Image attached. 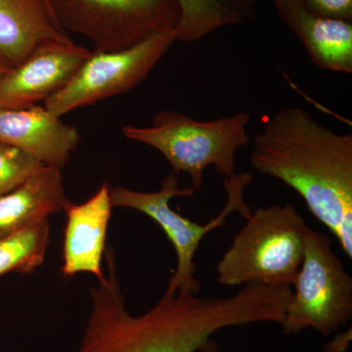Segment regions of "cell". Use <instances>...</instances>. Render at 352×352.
I'll return each mask as SVG.
<instances>
[{
	"label": "cell",
	"mask_w": 352,
	"mask_h": 352,
	"mask_svg": "<svg viewBox=\"0 0 352 352\" xmlns=\"http://www.w3.org/2000/svg\"><path fill=\"white\" fill-rule=\"evenodd\" d=\"M13 68L12 65L9 63L8 61L0 55V78H3L4 76Z\"/></svg>",
	"instance_id": "21"
},
{
	"label": "cell",
	"mask_w": 352,
	"mask_h": 352,
	"mask_svg": "<svg viewBox=\"0 0 352 352\" xmlns=\"http://www.w3.org/2000/svg\"><path fill=\"white\" fill-rule=\"evenodd\" d=\"M108 274L92 288V307L78 352H217L212 335L234 326L281 325L291 286L245 285L228 298L163 296L145 314L127 311L112 250Z\"/></svg>",
	"instance_id": "1"
},
{
	"label": "cell",
	"mask_w": 352,
	"mask_h": 352,
	"mask_svg": "<svg viewBox=\"0 0 352 352\" xmlns=\"http://www.w3.org/2000/svg\"><path fill=\"white\" fill-rule=\"evenodd\" d=\"M92 51L68 41L39 44L0 78V109L36 105L61 89Z\"/></svg>",
	"instance_id": "9"
},
{
	"label": "cell",
	"mask_w": 352,
	"mask_h": 352,
	"mask_svg": "<svg viewBox=\"0 0 352 352\" xmlns=\"http://www.w3.org/2000/svg\"><path fill=\"white\" fill-rule=\"evenodd\" d=\"M281 326L286 335L314 329L324 337L352 318V278L332 249L329 236L308 227L305 256Z\"/></svg>",
	"instance_id": "6"
},
{
	"label": "cell",
	"mask_w": 352,
	"mask_h": 352,
	"mask_svg": "<svg viewBox=\"0 0 352 352\" xmlns=\"http://www.w3.org/2000/svg\"><path fill=\"white\" fill-rule=\"evenodd\" d=\"M307 228L292 204L252 212L217 264V281L228 287H292L305 256Z\"/></svg>",
	"instance_id": "3"
},
{
	"label": "cell",
	"mask_w": 352,
	"mask_h": 352,
	"mask_svg": "<svg viewBox=\"0 0 352 352\" xmlns=\"http://www.w3.org/2000/svg\"><path fill=\"white\" fill-rule=\"evenodd\" d=\"M46 1H47V0H46ZM47 3H48V1H47ZM48 6H50V4H48Z\"/></svg>",
	"instance_id": "22"
},
{
	"label": "cell",
	"mask_w": 352,
	"mask_h": 352,
	"mask_svg": "<svg viewBox=\"0 0 352 352\" xmlns=\"http://www.w3.org/2000/svg\"><path fill=\"white\" fill-rule=\"evenodd\" d=\"M310 12L322 16L352 22V0H302Z\"/></svg>",
	"instance_id": "18"
},
{
	"label": "cell",
	"mask_w": 352,
	"mask_h": 352,
	"mask_svg": "<svg viewBox=\"0 0 352 352\" xmlns=\"http://www.w3.org/2000/svg\"><path fill=\"white\" fill-rule=\"evenodd\" d=\"M43 166L17 148L0 142V196L17 187Z\"/></svg>",
	"instance_id": "17"
},
{
	"label": "cell",
	"mask_w": 352,
	"mask_h": 352,
	"mask_svg": "<svg viewBox=\"0 0 352 352\" xmlns=\"http://www.w3.org/2000/svg\"><path fill=\"white\" fill-rule=\"evenodd\" d=\"M175 41V30H170L126 50H94L66 85L44 101V107L61 118L76 109L131 91L144 82Z\"/></svg>",
	"instance_id": "8"
},
{
	"label": "cell",
	"mask_w": 352,
	"mask_h": 352,
	"mask_svg": "<svg viewBox=\"0 0 352 352\" xmlns=\"http://www.w3.org/2000/svg\"><path fill=\"white\" fill-rule=\"evenodd\" d=\"M219 1L231 12L236 14L243 23L245 21L252 22L258 19V0H219Z\"/></svg>",
	"instance_id": "19"
},
{
	"label": "cell",
	"mask_w": 352,
	"mask_h": 352,
	"mask_svg": "<svg viewBox=\"0 0 352 352\" xmlns=\"http://www.w3.org/2000/svg\"><path fill=\"white\" fill-rule=\"evenodd\" d=\"M68 39L46 0H0V55L13 67L39 44Z\"/></svg>",
	"instance_id": "14"
},
{
	"label": "cell",
	"mask_w": 352,
	"mask_h": 352,
	"mask_svg": "<svg viewBox=\"0 0 352 352\" xmlns=\"http://www.w3.org/2000/svg\"><path fill=\"white\" fill-rule=\"evenodd\" d=\"M66 34H82L95 50L132 47L155 34L175 30L180 18L177 0H47Z\"/></svg>",
	"instance_id": "7"
},
{
	"label": "cell",
	"mask_w": 352,
	"mask_h": 352,
	"mask_svg": "<svg viewBox=\"0 0 352 352\" xmlns=\"http://www.w3.org/2000/svg\"><path fill=\"white\" fill-rule=\"evenodd\" d=\"M50 244V219L0 237V276L17 271L34 272L43 263Z\"/></svg>",
	"instance_id": "15"
},
{
	"label": "cell",
	"mask_w": 352,
	"mask_h": 352,
	"mask_svg": "<svg viewBox=\"0 0 352 352\" xmlns=\"http://www.w3.org/2000/svg\"><path fill=\"white\" fill-rule=\"evenodd\" d=\"M180 18L175 27L177 41H200L208 34L227 25L242 24L236 14L219 0H177Z\"/></svg>",
	"instance_id": "16"
},
{
	"label": "cell",
	"mask_w": 352,
	"mask_h": 352,
	"mask_svg": "<svg viewBox=\"0 0 352 352\" xmlns=\"http://www.w3.org/2000/svg\"><path fill=\"white\" fill-rule=\"evenodd\" d=\"M252 180L249 173L226 178L223 180L227 191L226 207L206 224L197 223L170 208L171 199L192 197L196 192L192 187L179 188L175 173L166 176L161 190L156 192H138L122 186L111 188L113 208H132L151 217L162 227L175 248L177 264L164 296L171 298L176 294L194 296L200 293L201 284L195 277L196 252L208 233L226 226L229 215L238 212L247 219L252 214L251 208L244 201V190Z\"/></svg>",
	"instance_id": "5"
},
{
	"label": "cell",
	"mask_w": 352,
	"mask_h": 352,
	"mask_svg": "<svg viewBox=\"0 0 352 352\" xmlns=\"http://www.w3.org/2000/svg\"><path fill=\"white\" fill-rule=\"evenodd\" d=\"M71 203L65 193L61 170L43 166L0 196V237L50 219Z\"/></svg>",
	"instance_id": "13"
},
{
	"label": "cell",
	"mask_w": 352,
	"mask_h": 352,
	"mask_svg": "<svg viewBox=\"0 0 352 352\" xmlns=\"http://www.w3.org/2000/svg\"><path fill=\"white\" fill-rule=\"evenodd\" d=\"M250 122L248 112L201 122L186 113L163 110L156 113L151 126L126 124L122 133L161 153L175 173L189 175L192 188L199 191L208 166L226 178L236 175V154L249 144Z\"/></svg>",
	"instance_id": "4"
},
{
	"label": "cell",
	"mask_w": 352,
	"mask_h": 352,
	"mask_svg": "<svg viewBox=\"0 0 352 352\" xmlns=\"http://www.w3.org/2000/svg\"><path fill=\"white\" fill-rule=\"evenodd\" d=\"M351 327L342 332H337L332 340L323 346L322 352H346L352 340Z\"/></svg>",
	"instance_id": "20"
},
{
	"label": "cell",
	"mask_w": 352,
	"mask_h": 352,
	"mask_svg": "<svg viewBox=\"0 0 352 352\" xmlns=\"http://www.w3.org/2000/svg\"><path fill=\"white\" fill-rule=\"evenodd\" d=\"M251 164L295 190L352 258V134L323 126L305 109H281L254 139Z\"/></svg>",
	"instance_id": "2"
},
{
	"label": "cell",
	"mask_w": 352,
	"mask_h": 352,
	"mask_svg": "<svg viewBox=\"0 0 352 352\" xmlns=\"http://www.w3.org/2000/svg\"><path fill=\"white\" fill-rule=\"evenodd\" d=\"M273 3L317 67L352 73V22L311 13L302 0H273Z\"/></svg>",
	"instance_id": "12"
},
{
	"label": "cell",
	"mask_w": 352,
	"mask_h": 352,
	"mask_svg": "<svg viewBox=\"0 0 352 352\" xmlns=\"http://www.w3.org/2000/svg\"><path fill=\"white\" fill-rule=\"evenodd\" d=\"M0 142L17 148L39 163L61 170L80 142L76 126L45 107L0 109Z\"/></svg>",
	"instance_id": "10"
},
{
	"label": "cell",
	"mask_w": 352,
	"mask_h": 352,
	"mask_svg": "<svg viewBox=\"0 0 352 352\" xmlns=\"http://www.w3.org/2000/svg\"><path fill=\"white\" fill-rule=\"evenodd\" d=\"M111 187L104 182L91 198L82 204L69 203L65 212L63 266L66 277L91 273L100 281L104 277L102 259L106 252L108 224L112 215Z\"/></svg>",
	"instance_id": "11"
}]
</instances>
